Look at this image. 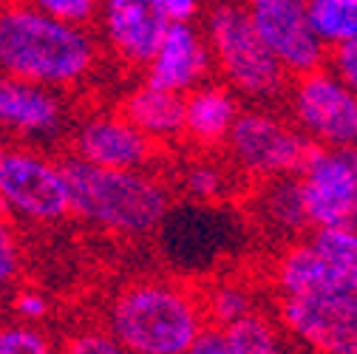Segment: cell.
I'll return each instance as SVG.
<instances>
[{
    "label": "cell",
    "instance_id": "1",
    "mask_svg": "<svg viewBox=\"0 0 357 354\" xmlns=\"http://www.w3.org/2000/svg\"><path fill=\"white\" fill-rule=\"evenodd\" d=\"M102 54L91 26L63 23L20 0H0V74L71 94L97 77Z\"/></svg>",
    "mask_w": 357,
    "mask_h": 354
},
{
    "label": "cell",
    "instance_id": "2",
    "mask_svg": "<svg viewBox=\"0 0 357 354\" xmlns=\"http://www.w3.org/2000/svg\"><path fill=\"white\" fill-rule=\"evenodd\" d=\"M105 326L130 354H188L210 321L190 278L139 275L111 295Z\"/></svg>",
    "mask_w": 357,
    "mask_h": 354
},
{
    "label": "cell",
    "instance_id": "3",
    "mask_svg": "<svg viewBox=\"0 0 357 354\" xmlns=\"http://www.w3.org/2000/svg\"><path fill=\"white\" fill-rule=\"evenodd\" d=\"M74 218L114 238L156 236L173 207V185L148 170H114L63 156Z\"/></svg>",
    "mask_w": 357,
    "mask_h": 354
},
{
    "label": "cell",
    "instance_id": "4",
    "mask_svg": "<svg viewBox=\"0 0 357 354\" xmlns=\"http://www.w3.org/2000/svg\"><path fill=\"white\" fill-rule=\"evenodd\" d=\"M215 74L238 97L270 105L289 91V71L255 31L241 0H218L204 23Z\"/></svg>",
    "mask_w": 357,
    "mask_h": 354
},
{
    "label": "cell",
    "instance_id": "5",
    "mask_svg": "<svg viewBox=\"0 0 357 354\" xmlns=\"http://www.w3.org/2000/svg\"><path fill=\"white\" fill-rule=\"evenodd\" d=\"M0 213L17 227H54L74 215L66 159L49 148L0 142Z\"/></svg>",
    "mask_w": 357,
    "mask_h": 354
},
{
    "label": "cell",
    "instance_id": "6",
    "mask_svg": "<svg viewBox=\"0 0 357 354\" xmlns=\"http://www.w3.org/2000/svg\"><path fill=\"white\" fill-rule=\"evenodd\" d=\"M318 145L284 114L270 105L244 108L225 145V156L247 182L301 176Z\"/></svg>",
    "mask_w": 357,
    "mask_h": 354
},
{
    "label": "cell",
    "instance_id": "7",
    "mask_svg": "<svg viewBox=\"0 0 357 354\" xmlns=\"http://www.w3.org/2000/svg\"><path fill=\"white\" fill-rule=\"evenodd\" d=\"M244 238L238 218L227 213L225 204L185 201L173 204L162 227L156 230V244L173 270L182 275L210 272L225 261L236 244Z\"/></svg>",
    "mask_w": 357,
    "mask_h": 354
},
{
    "label": "cell",
    "instance_id": "8",
    "mask_svg": "<svg viewBox=\"0 0 357 354\" xmlns=\"http://www.w3.org/2000/svg\"><path fill=\"white\" fill-rule=\"evenodd\" d=\"M289 119L321 148H357V91L332 68L298 74L287 91Z\"/></svg>",
    "mask_w": 357,
    "mask_h": 354
},
{
    "label": "cell",
    "instance_id": "9",
    "mask_svg": "<svg viewBox=\"0 0 357 354\" xmlns=\"http://www.w3.org/2000/svg\"><path fill=\"white\" fill-rule=\"evenodd\" d=\"M66 145L68 156L114 170H148L162 156V148L148 134H142L116 105L91 108L74 116Z\"/></svg>",
    "mask_w": 357,
    "mask_h": 354
},
{
    "label": "cell",
    "instance_id": "10",
    "mask_svg": "<svg viewBox=\"0 0 357 354\" xmlns=\"http://www.w3.org/2000/svg\"><path fill=\"white\" fill-rule=\"evenodd\" d=\"M57 88L0 74V142L49 148L68 139L74 111Z\"/></svg>",
    "mask_w": 357,
    "mask_h": 354
},
{
    "label": "cell",
    "instance_id": "11",
    "mask_svg": "<svg viewBox=\"0 0 357 354\" xmlns=\"http://www.w3.org/2000/svg\"><path fill=\"white\" fill-rule=\"evenodd\" d=\"M312 230H357V148H315L301 170Z\"/></svg>",
    "mask_w": 357,
    "mask_h": 354
},
{
    "label": "cell",
    "instance_id": "12",
    "mask_svg": "<svg viewBox=\"0 0 357 354\" xmlns=\"http://www.w3.org/2000/svg\"><path fill=\"white\" fill-rule=\"evenodd\" d=\"M102 52L125 71H145L173 26L156 0H102L97 15Z\"/></svg>",
    "mask_w": 357,
    "mask_h": 354
},
{
    "label": "cell",
    "instance_id": "13",
    "mask_svg": "<svg viewBox=\"0 0 357 354\" xmlns=\"http://www.w3.org/2000/svg\"><path fill=\"white\" fill-rule=\"evenodd\" d=\"M241 3L247 6L261 40L292 77L324 68L329 46L309 23V0H241Z\"/></svg>",
    "mask_w": 357,
    "mask_h": 354
},
{
    "label": "cell",
    "instance_id": "14",
    "mask_svg": "<svg viewBox=\"0 0 357 354\" xmlns=\"http://www.w3.org/2000/svg\"><path fill=\"white\" fill-rule=\"evenodd\" d=\"M273 281L278 298L318 300L357 315V275L329 261L309 238L292 241L275 261Z\"/></svg>",
    "mask_w": 357,
    "mask_h": 354
},
{
    "label": "cell",
    "instance_id": "15",
    "mask_svg": "<svg viewBox=\"0 0 357 354\" xmlns=\"http://www.w3.org/2000/svg\"><path fill=\"white\" fill-rule=\"evenodd\" d=\"M148 82L173 94H190L215 74L207 31L199 23H173L159 52L142 71Z\"/></svg>",
    "mask_w": 357,
    "mask_h": 354
},
{
    "label": "cell",
    "instance_id": "16",
    "mask_svg": "<svg viewBox=\"0 0 357 354\" xmlns=\"http://www.w3.org/2000/svg\"><path fill=\"white\" fill-rule=\"evenodd\" d=\"M278 321L284 332L312 354H357V315L340 306L281 298Z\"/></svg>",
    "mask_w": 357,
    "mask_h": 354
},
{
    "label": "cell",
    "instance_id": "17",
    "mask_svg": "<svg viewBox=\"0 0 357 354\" xmlns=\"http://www.w3.org/2000/svg\"><path fill=\"white\" fill-rule=\"evenodd\" d=\"M241 111L244 108L238 102V94L225 79L221 82L207 79L204 85L185 94V137H182V142L190 151H204V153L225 151Z\"/></svg>",
    "mask_w": 357,
    "mask_h": 354
},
{
    "label": "cell",
    "instance_id": "18",
    "mask_svg": "<svg viewBox=\"0 0 357 354\" xmlns=\"http://www.w3.org/2000/svg\"><path fill=\"white\" fill-rule=\"evenodd\" d=\"M116 108L159 148L176 145L185 137V97L165 91V88L148 82L145 77L133 82L119 97Z\"/></svg>",
    "mask_w": 357,
    "mask_h": 354
},
{
    "label": "cell",
    "instance_id": "19",
    "mask_svg": "<svg viewBox=\"0 0 357 354\" xmlns=\"http://www.w3.org/2000/svg\"><path fill=\"white\" fill-rule=\"evenodd\" d=\"M247 182L244 176L230 164V159L193 151L188 153L173 170V190L182 193L185 201H199V204H225L233 199L236 187Z\"/></svg>",
    "mask_w": 357,
    "mask_h": 354
},
{
    "label": "cell",
    "instance_id": "20",
    "mask_svg": "<svg viewBox=\"0 0 357 354\" xmlns=\"http://www.w3.org/2000/svg\"><path fill=\"white\" fill-rule=\"evenodd\" d=\"M252 213L264 230L278 233L284 238H295L306 227H312L301 176H281V179L261 182L252 196Z\"/></svg>",
    "mask_w": 357,
    "mask_h": 354
},
{
    "label": "cell",
    "instance_id": "21",
    "mask_svg": "<svg viewBox=\"0 0 357 354\" xmlns=\"http://www.w3.org/2000/svg\"><path fill=\"white\" fill-rule=\"evenodd\" d=\"M202 298H204L207 321L213 326L233 329L236 323H241L244 318L258 312L252 289L238 278H215V281H210L202 289Z\"/></svg>",
    "mask_w": 357,
    "mask_h": 354
},
{
    "label": "cell",
    "instance_id": "22",
    "mask_svg": "<svg viewBox=\"0 0 357 354\" xmlns=\"http://www.w3.org/2000/svg\"><path fill=\"white\" fill-rule=\"evenodd\" d=\"M309 23L326 46L357 34V0H309Z\"/></svg>",
    "mask_w": 357,
    "mask_h": 354
},
{
    "label": "cell",
    "instance_id": "23",
    "mask_svg": "<svg viewBox=\"0 0 357 354\" xmlns=\"http://www.w3.org/2000/svg\"><path fill=\"white\" fill-rule=\"evenodd\" d=\"M0 354H60V340L46 326L15 321L0 312Z\"/></svg>",
    "mask_w": 357,
    "mask_h": 354
},
{
    "label": "cell",
    "instance_id": "24",
    "mask_svg": "<svg viewBox=\"0 0 357 354\" xmlns=\"http://www.w3.org/2000/svg\"><path fill=\"white\" fill-rule=\"evenodd\" d=\"M230 334L238 343L241 354H292L278 323H273L264 312L244 318L230 329Z\"/></svg>",
    "mask_w": 357,
    "mask_h": 354
},
{
    "label": "cell",
    "instance_id": "25",
    "mask_svg": "<svg viewBox=\"0 0 357 354\" xmlns=\"http://www.w3.org/2000/svg\"><path fill=\"white\" fill-rule=\"evenodd\" d=\"M0 312L9 315V318H15V321H23V323L46 326V321H49L52 312H54V303H52L49 292H43L40 286L26 284V281H17V284L6 292Z\"/></svg>",
    "mask_w": 357,
    "mask_h": 354
},
{
    "label": "cell",
    "instance_id": "26",
    "mask_svg": "<svg viewBox=\"0 0 357 354\" xmlns=\"http://www.w3.org/2000/svg\"><path fill=\"white\" fill-rule=\"evenodd\" d=\"M23 275V241L17 224L0 213V306H3L6 292Z\"/></svg>",
    "mask_w": 357,
    "mask_h": 354
},
{
    "label": "cell",
    "instance_id": "27",
    "mask_svg": "<svg viewBox=\"0 0 357 354\" xmlns=\"http://www.w3.org/2000/svg\"><path fill=\"white\" fill-rule=\"evenodd\" d=\"M60 354H130L105 323L79 326L60 340Z\"/></svg>",
    "mask_w": 357,
    "mask_h": 354
},
{
    "label": "cell",
    "instance_id": "28",
    "mask_svg": "<svg viewBox=\"0 0 357 354\" xmlns=\"http://www.w3.org/2000/svg\"><path fill=\"white\" fill-rule=\"evenodd\" d=\"M20 3L74 26H94L102 0H20Z\"/></svg>",
    "mask_w": 357,
    "mask_h": 354
},
{
    "label": "cell",
    "instance_id": "29",
    "mask_svg": "<svg viewBox=\"0 0 357 354\" xmlns=\"http://www.w3.org/2000/svg\"><path fill=\"white\" fill-rule=\"evenodd\" d=\"M329 68L357 91V34L337 43V46H332L329 52Z\"/></svg>",
    "mask_w": 357,
    "mask_h": 354
},
{
    "label": "cell",
    "instance_id": "30",
    "mask_svg": "<svg viewBox=\"0 0 357 354\" xmlns=\"http://www.w3.org/2000/svg\"><path fill=\"white\" fill-rule=\"evenodd\" d=\"M188 354H241V348H238V343L233 340L230 329L213 326V323H210V326L199 334V340L193 343V348H190Z\"/></svg>",
    "mask_w": 357,
    "mask_h": 354
},
{
    "label": "cell",
    "instance_id": "31",
    "mask_svg": "<svg viewBox=\"0 0 357 354\" xmlns=\"http://www.w3.org/2000/svg\"><path fill=\"white\" fill-rule=\"evenodd\" d=\"M170 23H196L202 15V0H156Z\"/></svg>",
    "mask_w": 357,
    "mask_h": 354
}]
</instances>
